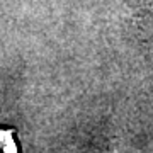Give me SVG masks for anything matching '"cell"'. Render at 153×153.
<instances>
[{
	"mask_svg": "<svg viewBox=\"0 0 153 153\" xmlns=\"http://www.w3.org/2000/svg\"><path fill=\"white\" fill-rule=\"evenodd\" d=\"M138 29L141 34V39L148 43L150 49L153 51V10L141 12V16H138Z\"/></svg>",
	"mask_w": 153,
	"mask_h": 153,
	"instance_id": "cell-1",
	"label": "cell"
},
{
	"mask_svg": "<svg viewBox=\"0 0 153 153\" xmlns=\"http://www.w3.org/2000/svg\"><path fill=\"white\" fill-rule=\"evenodd\" d=\"M0 153H19L12 129H2L0 128Z\"/></svg>",
	"mask_w": 153,
	"mask_h": 153,
	"instance_id": "cell-2",
	"label": "cell"
}]
</instances>
